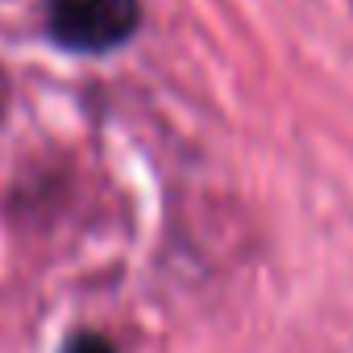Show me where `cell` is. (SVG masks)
I'll list each match as a JSON object with an SVG mask.
<instances>
[{
  "mask_svg": "<svg viewBox=\"0 0 353 353\" xmlns=\"http://www.w3.org/2000/svg\"><path fill=\"white\" fill-rule=\"evenodd\" d=\"M50 34L67 50H112L137 30V0H50Z\"/></svg>",
  "mask_w": 353,
  "mask_h": 353,
  "instance_id": "6da1fadb",
  "label": "cell"
},
{
  "mask_svg": "<svg viewBox=\"0 0 353 353\" xmlns=\"http://www.w3.org/2000/svg\"><path fill=\"white\" fill-rule=\"evenodd\" d=\"M63 353H112V345H108L100 332H75Z\"/></svg>",
  "mask_w": 353,
  "mask_h": 353,
  "instance_id": "7a4b0ae2",
  "label": "cell"
},
{
  "mask_svg": "<svg viewBox=\"0 0 353 353\" xmlns=\"http://www.w3.org/2000/svg\"><path fill=\"white\" fill-rule=\"evenodd\" d=\"M5 96H9V92H5V75H0V112H5Z\"/></svg>",
  "mask_w": 353,
  "mask_h": 353,
  "instance_id": "3957f363",
  "label": "cell"
}]
</instances>
